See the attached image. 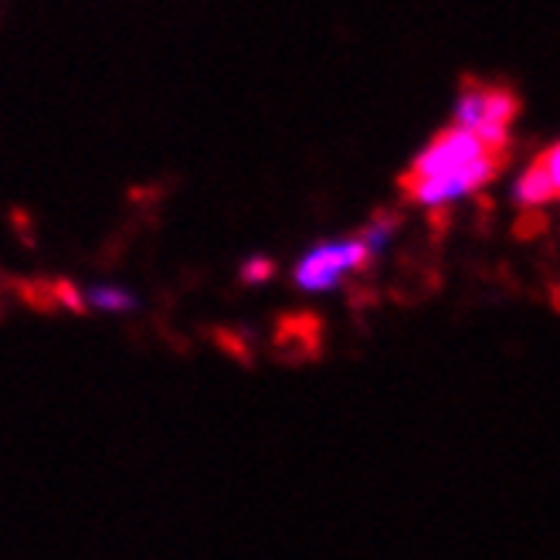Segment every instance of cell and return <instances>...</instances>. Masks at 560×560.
<instances>
[{
	"instance_id": "cell-2",
	"label": "cell",
	"mask_w": 560,
	"mask_h": 560,
	"mask_svg": "<svg viewBox=\"0 0 560 560\" xmlns=\"http://www.w3.org/2000/svg\"><path fill=\"white\" fill-rule=\"evenodd\" d=\"M516 95L503 85L469 82L458 95V116L455 126L469 129L486 143H510V126L516 119Z\"/></svg>"
},
{
	"instance_id": "cell-1",
	"label": "cell",
	"mask_w": 560,
	"mask_h": 560,
	"mask_svg": "<svg viewBox=\"0 0 560 560\" xmlns=\"http://www.w3.org/2000/svg\"><path fill=\"white\" fill-rule=\"evenodd\" d=\"M510 160V143H486L463 126H448L428 143L401 174V190L411 205H445L452 197L479 190Z\"/></svg>"
},
{
	"instance_id": "cell-6",
	"label": "cell",
	"mask_w": 560,
	"mask_h": 560,
	"mask_svg": "<svg viewBox=\"0 0 560 560\" xmlns=\"http://www.w3.org/2000/svg\"><path fill=\"white\" fill-rule=\"evenodd\" d=\"M211 340L228 353V357H235L238 364H245V368H252L255 364V350H252V340H248V334H242V329H214L211 334Z\"/></svg>"
},
{
	"instance_id": "cell-9",
	"label": "cell",
	"mask_w": 560,
	"mask_h": 560,
	"mask_svg": "<svg viewBox=\"0 0 560 560\" xmlns=\"http://www.w3.org/2000/svg\"><path fill=\"white\" fill-rule=\"evenodd\" d=\"M55 303H58V306H65V310H72V313H85L82 292H79L72 282H65V279H58V282H55Z\"/></svg>"
},
{
	"instance_id": "cell-8",
	"label": "cell",
	"mask_w": 560,
	"mask_h": 560,
	"mask_svg": "<svg viewBox=\"0 0 560 560\" xmlns=\"http://www.w3.org/2000/svg\"><path fill=\"white\" fill-rule=\"evenodd\" d=\"M92 306L98 310H109V313H126V310H133L137 300L129 292H119V289H92Z\"/></svg>"
},
{
	"instance_id": "cell-10",
	"label": "cell",
	"mask_w": 560,
	"mask_h": 560,
	"mask_svg": "<svg viewBox=\"0 0 560 560\" xmlns=\"http://www.w3.org/2000/svg\"><path fill=\"white\" fill-rule=\"evenodd\" d=\"M272 272H276V266L269 258H252V261H245L242 279L245 282H266V279H272Z\"/></svg>"
},
{
	"instance_id": "cell-7",
	"label": "cell",
	"mask_w": 560,
	"mask_h": 560,
	"mask_svg": "<svg viewBox=\"0 0 560 560\" xmlns=\"http://www.w3.org/2000/svg\"><path fill=\"white\" fill-rule=\"evenodd\" d=\"M18 295L31 306V310H38V313H55L58 303H55V282L48 279H35V282H14Z\"/></svg>"
},
{
	"instance_id": "cell-3",
	"label": "cell",
	"mask_w": 560,
	"mask_h": 560,
	"mask_svg": "<svg viewBox=\"0 0 560 560\" xmlns=\"http://www.w3.org/2000/svg\"><path fill=\"white\" fill-rule=\"evenodd\" d=\"M371 261H374V248L364 245L360 238L340 242V245H319L300 261V269H295V282H300L303 289H310V292L334 289L347 272L371 269Z\"/></svg>"
},
{
	"instance_id": "cell-5",
	"label": "cell",
	"mask_w": 560,
	"mask_h": 560,
	"mask_svg": "<svg viewBox=\"0 0 560 560\" xmlns=\"http://www.w3.org/2000/svg\"><path fill=\"white\" fill-rule=\"evenodd\" d=\"M557 163H560V150L553 143L540 156H534L530 167L523 171V177L516 184V201L523 208H544V205L557 201V190H560V177H557L560 167Z\"/></svg>"
},
{
	"instance_id": "cell-4",
	"label": "cell",
	"mask_w": 560,
	"mask_h": 560,
	"mask_svg": "<svg viewBox=\"0 0 560 560\" xmlns=\"http://www.w3.org/2000/svg\"><path fill=\"white\" fill-rule=\"evenodd\" d=\"M326 326L316 313H289L276 323L272 353L282 364H310L323 357Z\"/></svg>"
}]
</instances>
